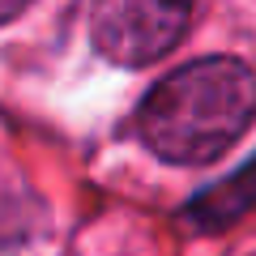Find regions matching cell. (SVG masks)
Wrapping results in <instances>:
<instances>
[{"instance_id": "3", "label": "cell", "mask_w": 256, "mask_h": 256, "mask_svg": "<svg viewBox=\"0 0 256 256\" xmlns=\"http://www.w3.org/2000/svg\"><path fill=\"white\" fill-rule=\"evenodd\" d=\"M252 210H256V158L248 166H239L230 180H218L205 192H196L188 201V210H184V218L201 230H222Z\"/></svg>"}, {"instance_id": "2", "label": "cell", "mask_w": 256, "mask_h": 256, "mask_svg": "<svg viewBox=\"0 0 256 256\" xmlns=\"http://www.w3.org/2000/svg\"><path fill=\"white\" fill-rule=\"evenodd\" d=\"M196 0H94L90 34L98 56L111 64H141L162 60L188 34Z\"/></svg>"}, {"instance_id": "1", "label": "cell", "mask_w": 256, "mask_h": 256, "mask_svg": "<svg viewBox=\"0 0 256 256\" xmlns=\"http://www.w3.org/2000/svg\"><path fill=\"white\" fill-rule=\"evenodd\" d=\"M256 120V73L235 56H205L166 73L137 107V137L171 166L222 158Z\"/></svg>"}, {"instance_id": "4", "label": "cell", "mask_w": 256, "mask_h": 256, "mask_svg": "<svg viewBox=\"0 0 256 256\" xmlns=\"http://www.w3.org/2000/svg\"><path fill=\"white\" fill-rule=\"evenodd\" d=\"M26 9H30V0H0V26L13 22L18 13H26Z\"/></svg>"}]
</instances>
